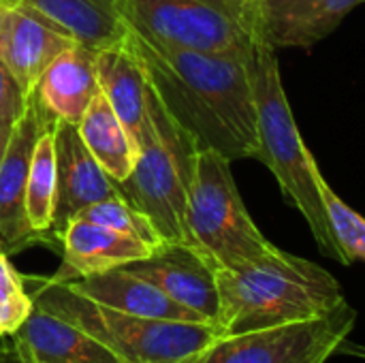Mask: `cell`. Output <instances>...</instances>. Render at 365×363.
<instances>
[{"mask_svg":"<svg viewBox=\"0 0 365 363\" xmlns=\"http://www.w3.org/2000/svg\"><path fill=\"white\" fill-rule=\"evenodd\" d=\"M126 43L171 118L229 160L259 158L252 56H222L154 43L126 26Z\"/></svg>","mask_w":365,"mask_h":363,"instance_id":"1","label":"cell"},{"mask_svg":"<svg viewBox=\"0 0 365 363\" xmlns=\"http://www.w3.org/2000/svg\"><path fill=\"white\" fill-rule=\"evenodd\" d=\"M216 282L225 336L319 319L346 302L325 267L278 246L244 267L218 270Z\"/></svg>","mask_w":365,"mask_h":363,"instance_id":"2","label":"cell"},{"mask_svg":"<svg viewBox=\"0 0 365 363\" xmlns=\"http://www.w3.org/2000/svg\"><path fill=\"white\" fill-rule=\"evenodd\" d=\"M252 86L259 118V160L269 167L284 197L302 212L321 252L342 265H351L327 216L319 188L321 169L293 118L276 49L263 39H257L252 49Z\"/></svg>","mask_w":365,"mask_h":363,"instance_id":"3","label":"cell"},{"mask_svg":"<svg viewBox=\"0 0 365 363\" xmlns=\"http://www.w3.org/2000/svg\"><path fill=\"white\" fill-rule=\"evenodd\" d=\"M32 302L94 336L124 363H195L225 336L212 323L124 315L94 304L51 278L36 289Z\"/></svg>","mask_w":365,"mask_h":363,"instance_id":"4","label":"cell"},{"mask_svg":"<svg viewBox=\"0 0 365 363\" xmlns=\"http://www.w3.org/2000/svg\"><path fill=\"white\" fill-rule=\"evenodd\" d=\"M148 109L152 122L150 135L139 145V160L133 173L115 186L154 225L165 242L190 244L188 190L199 145L171 118L150 83Z\"/></svg>","mask_w":365,"mask_h":363,"instance_id":"5","label":"cell"},{"mask_svg":"<svg viewBox=\"0 0 365 363\" xmlns=\"http://www.w3.org/2000/svg\"><path fill=\"white\" fill-rule=\"evenodd\" d=\"M188 237L218 270H237L276 246L248 214L231 173V160L199 150L188 190Z\"/></svg>","mask_w":365,"mask_h":363,"instance_id":"6","label":"cell"},{"mask_svg":"<svg viewBox=\"0 0 365 363\" xmlns=\"http://www.w3.org/2000/svg\"><path fill=\"white\" fill-rule=\"evenodd\" d=\"M118 11L130 30L175 49L252 56L259 39L244 0H118Z\"/></svg>","mask_w":365,"mask_h":363,"instance_id":"7","label":"cell"},{"mask_svg":"<svg viewBox=\"0 0 365 363\" xmlns=\"http://www.w3.org/2000/svg\"><path fill=\"white\" fill-rule=\"evenodd\" d=\"M355 319L344 302L319 319L222 336L195 363H325L349 338Z\"/></svg>","mask_w":365,"mask_h":363,"instance_id":"8","label":"cell"},{"mask_svg":"<svg viewBox=\"0 0 365 363\" xmlns=\"http://www.w3.org/2000/svg\"><path fill=\"white\" fill-rule=\"evenodd\" d=\"M53 122L56 120L32 92L24 113L11 128V139L0 163V250L6 255H13L36 240L26 216V186L36 141Z\"/></svg>","mask_w":365,"mask_h":363,"instance_id":"9","label":"cell"},{"mask_svg":"<svg viewBox=\"0 0 365 363\" xmlns=\"http://www.w3.org/2000/svg\"><path fill=\"white\" fill-rule=\"evenodd\" d=\"M124 270L152 282L173 302L197 312L207 323L218 325V267L192 244L163 242L150 257L133 261L124 265Z\"/></svg>","mask_w":365,"mask_h":363,"instance_id":"10","label":"cell"},{"mask_svg":"<svg viewBox=\"0 0 365 363\" xmlns=\"http://www.w3.org/2000/svg\"><path fill=\"white\" fill-rule=\"evenodd\" d=\"M77 41L21 0L0 2V60L30 96L45 68Z\"/></svg>","mask_w":365,"mask_h":363,"instance_id":"11","label":"cell"},{"mask_svg":"<svg viewBox=\"0 0 365 363\" xmlns=\"http://www.w3.org/2000/svg\"><path fill=\"white\" fill-rule=\"evenodd\" d=\"M53 139L58 190L51 229L58 235L81 210L103 199L115 197L120 195V190L83 143L77 124L56 120Z\"/></svg>","mask_w":365,"mask_h":363,"instance_id":"12","label":"cell"},{"mask_svg":"<svg viewBox=\"0 0 365 363\" xmlns=\"http://www.w3.org/2000/svg\"><path fill=\"white\" fill-rule=\"evenodd\" d=\"M365 0H257V34L274 49L312 47Z\"/></svg>","mask_w":365,"mask_h":363,"instance_id":"13","label":"cell"},{"mask_svg":"<svg viewBox=\"0 0 365 363\" xmlns=\"http://www.w3.org/2000/svg\"><path fill=\"white\" fill-rule=\"evenodd\" d=\"M58 237L62 242V265L51 278L56 282L118 270L150 257L154 250L133 235L79 218H73Z\"/></svg>","mask_w":365,"mask_h":363,"instance_id":"14","label":"cell"},{"mask_svg":"<svg viewBox=\"0 0 365 363\" xmlns=\"http://www.w3.org/2000/svg\"><path fill=\"white\" fill-rule=\"evenodd\" d=\"M11 342L19 363H124L101 340L36 304Z\"/></svg>","mask_w":365,"mask_h":363,"instance_id":"15","label":"cell"},{"mask_svg":"<svg viewBox=\"0 0 365 363\" xmlns=\"http://www.w3.org/2000/svg\"><path fill=\"white\" fill-rule=\"evenodd\" d=\"M62 285L68 291H73L94 304L107 306V308L124 312V315L143 317V319H163V321L207 323L197 312L173 302L158 287L126 272L124 267L66 280Z\"/></svg>","mask_w":365,"mask_h":363,"instance_id":"16","label":"cell"},{"mask_svg":"<svg viewBox=\"0 0 365 363\" xmlns=\"http://www.w3.org/2000/svg\"><path fill=\"white\" fill-rule=\"evenodd\" d=\"M96 51L98 49L75 43L41 75L34 94L53 120L79 124L92 98L101 92Z\"/></svg>","mask_w":365,"mask_h":363,"instance_id":"17","label":"cell"},{"mask_svg":"<svg viewBox=\"0 0 365 363\" xmlns=\"http://www.w3.org/2000/svg\"><path fill=\"white\" fill-rule=\"evenodd\" d=\"M96 75L101 92L126 126L137 145L150 135L148 109V77L135 51L128 47L126 36L122 43L96 51Z\"/></svg>","mask_w":365,"mask_h":363,"instance_id":"18","label":"cell"},{"mask_svg":"<svg viewBox=\"0 0 365 363\" xmlns=\"http://www.w3.org/2000/svg\"><path fill=\"white\" fill-rule=\"evenodd\" d=\"M62 26L77 43L103 49L122 43L126 24L120 17L118 0H21Z\"/></svg>","mask_w":365,"mask_h":363,"instance_id":"19","label":"cell"},{"mask_svg":"<svg viewBox=\"0 0 365 363\" xmlns=\"http://www.w3.org/2000/svg\"><path fill=\"white\" fill-rule=\"evenodd\" d=\"M77 131L92 156L115 184L124 182L133 173L139 160V145L120 122L103 92L92 98L77 124Z\"/></svg>","mask_w":365,"mask_h":363,"instance_id":"20","label":"cell"},{"mask_svg":"<svg viewBox=\"0 0 365 363\" xmlns=\"http://www.w3.org/2000/svg\"><path fill=\"white\" fill-rule=\"evenodd\" d=\"M53 124H49L34 148L28 186H26V216L36 235L51 231L56 212V190H58V169H56V139Z\"/></svg>","mask_w":365,"mask_h":363,"instance_id":"21","label":"cell"},{"mask_svg":"<svg viewBox=\"0 0 365 363\" xmlns=\"http://www.w3.org/2000/svg\"><path fill=\"white\" fill-rule=\"evenodd\" d=\"M75 218L96 223V225L115 229L120 233L133 235V237L145 242L152 248H158L165 242L158 235V231L154 229V225L139 210H135L122 195H115V197L103 199L98 203H92L90 208L81 210Z\"/></svg>","mask_w":365,"mask_h":363,"instance_id":"22","label":"cell"},{"mask_svg":"<svg viewBox=\"0 0 365 363\" xmlns=\"http://www.w3.org/2000/svg\"><path fill=\"white\" fill-rule=\"evenodd\" d=\"M319 188L327 208L329 223L334 227V233L349 259V263L365 261V218L357 214L351 205H346L327 184V180L319 178Z\"/></svg>","mask_w":365,"mask_h":363,"instance_id":"23","label":"cell"},{"mask_svg":"<svg viewBox=\"0 0 365 363\" xmlns=\"http://www.w3.org/2000/svg\"><path fill=\"white\" fill-rule=\"evenodd\" d=\"M34 308L32 295L24 287V278L15 272L9 255L0 250V338L13 336Z\"/></svg>","mask_w":365,"mask_h":363,"instance_id":"24","label":"cell"},{"mask_svg":"<svg viewBox=\"0 0 365 363\" xmlns=\"http://www.w3.org/2000/svg\"><path fill=\"white\" fill-rule=\"evenodd\" d=\"M26 103H28V96L24 94L17 79L0 60V122L15 124L19 116L24 113Z\"/></svg>","mask_w":365,"mask_h":363,"instance_id":"25","label":"cell"},{"mask_svg":"<svg viewBox=\"0 0 365 363\" xmlns=\"http://www.w3.org/2000/svg\"><path fill=\"white\" fill-rule=\"evenodd\" d=\"M336 353L340 355H351V357H359V359H365V347L364 344H357V342H346L342 340L336 349Z\"/></svg>","mask_w":365,"mask_h":363,"instance_id":"26","label":"cell"},{"mask_svg":"<svg viewBox=\"0 0 365 363\" xmlns=\"http://www.w3.org/2000/svg\"><path fill=\"white\" fill-rule=\"evenodd\" d=\"M11 128H13V124H2L0 126V163L4 158V152H6V145H9V139H11Z\"/></svg>","mask_w":365,"mask_h":363,"instance_id":"27","label":"cell"},{"mask_svg":"<svg viewBox=\"0 0 365 363\" xmlns=\"http://www.w3.org/2000/svg\"><path fill=\"white\" fill-rule=\"evenodd\" d=\"M4 363H19L17 355H15V349H13V342H11V336H9V342H6V349H4Z\"/></svg>","mask_w":365,"mask_h":363,"instance_id":"28","label":"cell"},{"mask_svg":"<svg viewBox=\"0 0 365 363\" xmlns=\"http://www.w3.org/2000/svg\"><path fill=\"white\" fill-rule=\"evenodd\" d=\"M9 338H0V363H4V349H6Z\"/></svg>","mask_w":365,"mask_h":363,"instance_id":"29","label":"cell"},{"mask_svg":"<svg viewBox=\"0 0 365 363\" xmlns=\"http://www.w3.org/2000/svg\"><path fill=\"white\" fill-rule=\"evenodd\" d=\"M244 2H248V4H252V6L257 4V0H244Z\"/></svg>","mask_w":365,"mask_h":363,"instance_id":"30","label":"cell"},{"mask_svg":"<svg viewBox=\"0 0 365 363\" xmlns=\"http://www.w3.org/2000/svg\"><path fill=\"white\" fill-rule=\"evenodd\" d=\"M0 126H2V122H0Z\"/></svg>","mask_w":365,"mask_h":363,"instance_id":"31","label":"cell"},{"mask_svg":"<svg viewBox=\"0 0 365 363\" xmlns=\"http://www.w3.org/2000/svg\"><path fill=\"white\" fill-rule=\"evenodd\" d=\"M0 2H2V0H0Z\"/></svg>","mask_w":365,"mask_h":363,"instance_id":"32","label":"cell"}]
</instances>
